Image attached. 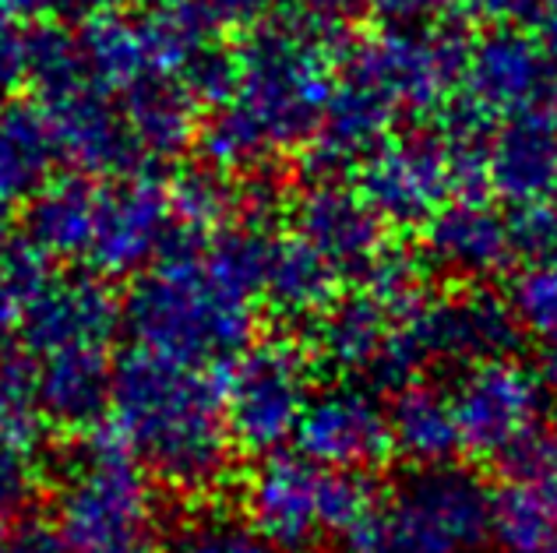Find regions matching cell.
<instances>
[{
    "mask_svg": "<svg viewBox=\"0 0 557 553\" xmlns=\"http://www.w3.org/2000/svg\"><path fill=\"white\" fill-rule=\"evenodd\" d=\"M110 430L156 483L209 493L233 469L223 385L212 370L131 349L113 367Z\"/></svg>",
    "mask_w": 557,
    "mask_h": 553,
    "instance_id": "cell-1",
    "label": "cell"
},
{
    "mask_svg": "<svg viewBox=\"0 0 557 553\" xmlns=\"http://www.w3.org/2000/svg\"><path fill=\"white\" fill-rule=\"evenodd\" d=\"M332 28L307 25L300 33L258 39L240 61L237 89L205 127V159L219 169H258L272 155L314 141L332 103Z\"/></svg>",
    "mask_w": 557,
    "mask_h": 553,
    "instance_id": "cell-2",
    "label": "cell"
},
{
    "mask_svg": "<svg viewBox=\"0 0 557 553\" xmlns=\"http://www.w3.org/2000/svg\"><path fill=\"white\" fill-rule=\"evenodd\" d=\"M255 297L215 268L205 243H177L124 297L135 349L198 370L230 367L255 342Z\"/></svg>",
    "mask_w": 557,
    "mask_h": 553,
    "instance_id": "cell-3",
    "label": "cell"
},
{
    "mask_svg": "<svg viewBox=\"0 0 557 553\" xmlns=\"http://www.w3.org/2000/svg\"><path fill=\"white\" fill-rule=\"evenodd\" d=\"M53 521L71 553H166L156 479L107 433H89L67 458L53 493Z\"/></svg>",
    "mask_w": 557,
    "mask_h": 553,
    "instance_id": "cell-4",
    "label": "cell"
},
{
    "mask_svg": "<svg viewBox=\"0 0 557 553\" xmlns=\"http://www.w3.org/2000/svg\"><path fill=\"white\" fill-rule=\"evenodd\" d=\"M368 473L325 469L300 451L261 458L244 483V515L278 553H311L321 540H349L374 515Z\"/></svg>",
    "mask_w": 557,
    "mask_h": 553,
    "instance_id": "cell-5",
    "label": "cell"
},
{
    "mask_svg": "<svg viewBox=\"0 0 557 553\" xmlns=\"http://www.w3.org/2000/svg\"><path fill=\"white\" fill-rule=\"evenodd\" d=\"M357 191L385 226L423 229L456 198L487 191V138L456 130L392 135L363 159Z\"/></svg>",
    "mask_w": 557,
    "mask_h": 553,
    "instance_id": "cell-6",
    "label": "cell"
},
{
    "mask_svg": "<svg viewBox=\"0 0 557 553\" xmlns=\"http://www.w3.org/2000/svg\"><path fill=\"white\" fill-rule=\"evenodd\" d=\"M491 540V490L462 469H420L349 536V553H480Z\"/></svg>",
    "mask_w": 557,
    "mask_h": 553,
    "instance_id": "cell-7",
    "label": "cell"
},
{
    "mask_svg": "<svg viewBox=\"0 0 557 553\" xmlns=\"http://www.w3.org/2000/svg\"><path fill=\"white\" fill-rule=\"evenodd\" d=\"M314 399V363L286 335L255 339L230 363L223 381L226 419L237 451L275 455L297 441L300 419Z\"/></svg>",
    "mask_w": 557,
    "mask_h": 553,
    "instance_id": "cell-8",
    "label": "cell"
},
{
    "mask_svg": "<svg viewBox=\"0 0 557 553\" xmlns=\"http://www.w3.org/2000/svg\"><path fill=\"white\" fill-rule=\"evenodd\" d=\"M519 317L511 303L497 300L483 289L448 297H423L413 311L399 317L392 363L385 385L399 388L417 381V374L434 363L448 367H473V363L505 356L516 342Z\"/></svg>",
    "mask_w": 557,
    "mask_h": 553,
    "instance_id": "cell-9",
    "label": "cell"
},
{
    "mask_svg": "<svg viewBox=\"0 0 557 553\" xmlns=\"http://www.w3.org/2000/svg\"><path fill=\"white\" fill-rule=\"evenodd\" d=\"M469 39L451 22L392 25L354 53V75L371 81L399 113H431L462 92Z\"/></svg>",
    "mask_w": 557,
    "mask_h": 553,
    "instance_id": "cell-10",
    "label": "cell"
},
{
    "mask_svg": "<svg viewBox=\"0 0 557 553\" xmlns=\"http://www.w3.org/2000/svg\"><path fill=\"white\" fill-rule=\"evenodd\" d=\"M181 240L170 187L152 173L99 184L92 243L85 268L102 279H135Z\"/></svg>",
    "mask_w": 557,
    "mask_h": 553,
    "instance_id": "cell-11",
    "label": "cell"
},
{
    "mask_svg": "<svg viewBox=\"0 0 557 553\" xmlns=\"http://www.w3.org/2000/svg\"><path fill=\"white\" fill-rule=\"evenodd\" d=\"M547 388L525 363L494 356L466 367L451 388L462 451L502 462L536 433Z\"/></svg>",
    "mask_w": 557,
    "mask_h": 553,
    "instance_id": "cell-12",
    "label": "cell"
},
{
    "mask_svg": "<svg viewBox=\"0 0 557 553\" xmlns=\"http://www.w3.org/2000/svg\"><path fill=\"white\" fill-rule=\"evenodd\" d=\"M124 307L96 272H47L18 314L14 339L28 356L64 349H110Z\"/></svg>",
    "mask_w": 557,
    "mask_h": 553,
    "instance_id": "cell-13",
    "label": "cell"
},
{
    "mask_svg": "<svg viewBox=\"0 0 557 553\" xmlns=\"http://www.w3.org/2000/svg\"><path fill=\"white\" fill-rule=\"evenodd\" d=\"M459 103L487 124L557 103V61L533 33L497 25L473 39Z\"/></svg>",
    "mask_w": 557,
    "mask_h": 553,
    "instance_id": "cell-14",
    "label": "cell"
},
{
    "mask_svg": "<svg viewBox=\"0 0 557 553\" xmlns=\"http://www.w3.org/2000/svg\"><path fill=\"white\" fill-rule=\"evenodd\" d=\"M505 462L491 493V540L502 553H547L557 543V433H533Z\"/></svg>",
    "mask_w": 557,
    "mask_h": 553,
    "instance_id": "cell-15",
    "label": "cell"
},
{
    "mask_svg": "<svg viewBox=\"0 0 557 553\" xmlns=\"http://www.w3.org/2000/svg\"><path fill=\"white\" fill-rule=\"evenodd\" d=\"M289 232L311 251L346 275L368 272L385 251V223L368 205L357 187H346L335 177H321L289 201Z\"/></svg>",
    "mask_w": 557,
    "mask_h": 553,
    "instance_id": "cell-16",
    "label": "cell"
},
{
    "mask_svg": "<svg viewBox=\"0 0 557 553\" xmlns=\"http://www.w3.org/2000/svg\"><path fill=\"white\" fill-rule=\"evenodd\" d=\"M293 444L325 469L368 473L392 451L388 410L360 385H332L314 391Z\"/></svg>",
    "mask_w": 557,
    "mask_h": 553,
    "instance_id": "cell-17",
    "label": "cell"
},
{
    "mask_svg": "<svg viewBox=\"0 0 557 553\" xmlns=\"http://www.w3.org/2000/svg\"><path fill=\"white\" fill-rule=\"evenodd\" d=\"M42 116L50 124V135L57 144V155L67 159L78 173H102V177H131L141 173L145 159L124 106H113L107 89L89 78L78 89H71L57 99L42 103Z\"/></svg>",
    "mask_w": 557,
    "mask_h": 553,
    "instance_id": "cell-18",
    "label": "cell"
},
{
    "mask_svg": "<svg viewBox=\"0 0 557 553\" xmlns=\"http://www.w3.org/2000/svg\"><path fill=\"white\" fill-rule=\"evenodd\" d=\"M423 261L459 282H487L505 275L519 254L511 215L487 198H456L423 226Z\"/></svg>",
    "mask_w": 557,
    "mask_h": 553,
    "instance_id": "cell-19",
    "label": "cell"
},
{
    "mask_svg": "<svg viewBox=\"0 0 557 553\" xmlns=\"http://www.w3.org/2000/svg\"><path fill=\"white\" fill-rule=\"evenodd\" d=\"M487 191L511 209L557 201V103L505 116L487 138Z\"/></svg>",
    "mask_w": 557,
    "mask_h": 553,
    "instance_id": "cell-20",
    "label": "cell"
},
{
    "mask_svg": "<svg viewBox=\"0 0 557 553\" xmlns=\"http://www.w3.org/2000/svg\"><path fill=\"white\" fill-rule=\"evenodd\" d=\"M399 311H392L385 300H377L368 289H357L349 297H335V303L311 322L314 353L325 367L343 377L368 374L377 385H385L395 335H399Z\"/></svg>",
    "mask_w": 557,
    "mask_h": 553,
    "instance_id": "cell-21",
    "label": "cell"
},
{
    "mask_svg": "<svg viewBox=\"0 0 557 553\" xmlns=\"http://www.w3.org/2000/svg\"><path fill=\"white\" fill-rule=\"evenodd\" d=\"M113 367L110 349H64L36 356L33 388L42 424L67 433H96L110 416Z\"/></svg>",
    "mask_w": 557,
    "mask_h": 553,
    "instance_id": "cell-22",
    "label": "cell"
},
{
    "mask_svg": "<svg viewBox=\"0 0 557 553\" xmlns=\"http://www.w3.org/2000/svg\"><path fill=\"white\" fill-rule=\"evenodd\" d=\"M399 110H395L385 96H381L371 81L349 71V78L335 85L332 103L325 110L318 135L311 141V159L321 177L332 173L363 166V159L377 152L392 135V124Z\"/></svg>",
    "mask_w": 557,
    "mask_h": 553,
    "instance_id": "cell-23",
    "label": "cell"
},
{
    "mask_svg": "<svg viewBox=\"0 0 557 553\" xmlns=\"http://www.w3.org/2000/svg\"><path fill=\"white\" fill-rule=\"evenodd\" d=\"M96 198H99V184H92L85 173L53 177L47 187H39L25 201L22 237L42 261L85 265V254H89L92 243Z\"/></svg>",
    "mask_w": 557,
    "mask_h": 553,
    "instance_id": "cell-24",
    "label": "cell"
},
{
    "mask_svg": "<svg viewBox=\"0 0 557 553\" xmlns=\"http://www.w3.org/2000/svg\"><path fill=\"white\" fill-rule=\"evenodd\" d=\"M388 433L392 451L417 469H442L462 451L451 391H442L428 381H406L395 388L388 402Z\"/></svg>",
    "mask_w": 557,
    "mask_h": 553,
    "instance_id": "cell-25",
    "label": "cell"
},
{
    "mask_svg": "<svg viewBox=\"0 0 557 553\" xmlns=\"http://www.w3.org/2000/svg\"><path fill=\"white\" fill-rule=\"evenodd\" d=\"M343 275L329 261H321L311 247L293 232H278L261 279L258 300L269 303V311L283 322H314L339 297Z\"/></svg>",
    "mask_w": 557,
    "mask_h": 553,
    "instance_id": "cell-26",
    "label": "cell"
},
{
    "mask_svg": "<svg viewBox=\"0 0 557 553\" xmlns=\"http://www.w3.org/2000/svg\"><path fill=\"white\" fill-rule=\"evenodd\" d=\"M124 116L141 159H173L195 138V96L170 75H145L124 89Z\"/></svg>",
    "mask_w": 557,
    "mask_h": 553,
    "instance_id": "cell-27",
    "label": "cell"
},
{
    "mask_svg": "<svg viewBox=\"0 0 557 553\" xmlns=\"http://www.w3.org/2000/svg\"><path fill=\"white\" fill-rule=\"evenodd\" d=\"M57 144L42 110L4 106L0 110V205L28 201L53 177Z\"/></svg>",
    "mask_w": 557,
    "mask_h": 553,
    "instance_id": "cell-28",
    "label": "cell"
},
{
    "mask_svg": "<svg viewBox=\"0 0 557 553\" xmlns=\"http://www.w3.org/2000/svg\"><path fill=\"white\" fill-rule=\"evenodd\" d=\"M173 215H177V243H209L215 232L237 223L240 212V191L219 166H198L181 173L170 184Z\"/></svg>",
    "mask_w": 557,
    "mask_h": 553,
    "instance_id": "cell-29",
    "label": "cell"
},
{
    "mask_svg": "<svg viewBox=\"0 0 557 553\" xmlns=\"http://www.w3.org/2000/svg\"><path fill=\"white\" fill-rule=\"evenodd\" d=\"M166 553H278L255 521L230 507H198L170 532Z\"/></svg>",
    "mask_w": 557,
    "mask_h": 553,
    "instance_id": "cell-30",
    "label": "cell"
},
{
    "mask_svg": "<svg viewBox=\"0 0 557 553\" xmlns=\"http://www.w3.org/2000/svg\"><path fill=\"white\" fill-rule=\"evenodd\" d=\"M511 311H516L519 325L536 331L540 339L557 335V247L525 265L511 286Z\"/></svg>",
    "mask_w": 557,
    "mask_h": 553,
    "instance_id": "cell-31",
    "label": "cell"
},
{
    "mask_svg": "<svg viewBox=\"0 0 557 553\" xmlns=\"http://www.w3.org/2000/svg\"><path fill=\"white\" fill-rule=\"evenodd\" d=\"M39 483L33 448L0 441V521H18Z\"/></svg>",
    "mask_w": 557,
    "mask_h": 553,
    "instance_id": "cell-32",
    "label": "cell"
},
{
    "mask_svg": "<svg viewBox=\"0 0 557 553\" xmlns=\"http://www.w3.org/2000/svg\"><path fill=\"white\" fill-rule=\"evenodd\" d=\"M511 226H516L522 261H536L557 247V205L511 209Z\"/></svg>",
    "mask_w": 557,
    "mask_h": 553,
    "instance_id": "cell-33",
    "label": "cell"
},
{
    "mask_svg": "<svg viewBox=\"0 0 557 553\" xmlns=\"http://www.w3.org/2000/svg\"><path fill=\"white\" fill-rule=\"evenodd\" d=\"M0 553H71V550L53 518L22 515L18 521H11V529L4 532Z\"/></svg>",
    "mask_w": 557,
    "mask_h": 553,
    "instance_id": "cell-34",
    "label": "cell"
},
{
    "mask_svg": "<svg viewBox=\"0 0 557 553\" xmlns=\"http://www.w3.org/2000/svg\"><path fill=\"white\" fill-rule=\"evenodd\" d=\"M469 11L487 25H508V28H530L544 0H466Z\"/></svg>",
    "mask_w": 557,
    "mask_h": 553,
    "instance_id": "cell-35",
    "label": "cell"
},
{
    "mask_svg": "<svg viewBox=\"0 0 557 553\" xmlns=\"http://www.w3.org/2000/svg\"><path fill=\"white\" fill-rule=\"evenodd\" d=\"M25 71H28V42L11 25L0 22V92L18 85Z\"/></svg>",
    "mask_w": 557,
    "mask_h": 553,
    "instance_id": "cell-36",
    "label": "cell"
},
{
    "mask_svg": "<svg viewBox=\"0 0 557 553\" xmlns=\"http://www.w3.org/2000/svg\"><path fill=\"white\" fill-rule=\"evenodd\" d=\"M371 4L392 25H417V22H434L451 0H371Z\"/></svg>",
    "mask_w": 557,
    "mask_h": 553,
    "instance_id": "cell-37",
    "label": "cell"
},
{
    "mask_svg": "<svg viewBox=\"0 0 557 553\" xmlns=\"http://www.w3.org/2000/svg\"><path fill=\"white\" fill-rule=\"evenodd\" d=\"M530 33L536 36L540 47H544L557 61V0H544V4H540L536 18L530 25Z\"/></svg>",
    "mask_w": 557,
    "mask_h": 553,
    "instance_id": "cell-38",
    "label": "cell"
},
{
    "mask_svg": "<svg viewBox=\"0 0 557 553\" xmlns=\"http://www.w3.org/2000/svg\"><path fill=\"white\" fill-rule=\"evenodd\" d=\"M540 381H544L547 391H554L557 395V335H550V339H544V349H540Z\"/></svg>",
    "mask_w": 557,
    "mask_h": 553,
    "instance_id": "cell-39",
    "label": "cell"
},
{
    "mask_svg": "<svg viewBox=\"0 0 557 553\" xmlns=\"http://www.w3.org/2000/svg\"><path fill=\"white\" fill-rule=\"evenodd\" d=\"M360 4L363 0H311V8L321 14V22L325 25H335L339 18H346V14H354Z\"/></svg>",
    "mask_w": 557,
    "mask_h": 553,
    "instance_id": "cell-40",
    "label": "cell"
},
{
    "mask_svg": "<svg viewBox=\"0 0 557 553\" xmlns=\"http://www.w3.org/2000/svg\"><path fill=\"white\" fill-rule=\"evenodd\" d=\"M11 529V521H0V540H4V532Z\"/></svg>",
    "mask_w": 557,
    "mask_h": 553,
    "instance_id": "cell-41",
    "label": "cell"
},
{
    "mask_svg": "<svg viewBox=\"0 0 557 553\" xmlns=\"http://www.w3.org/2000/svg\"><path fill=\"white\" fill-rule=\"evenodd\" d=\"M547 553H557V543H554V546H550V550H547Z\"/></svg>",
    "mask_w": 557,
    "mask_h": 553,
    "instance_id": "cell-42",
    "label": "cell"
}]
</instances>
